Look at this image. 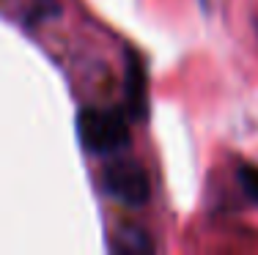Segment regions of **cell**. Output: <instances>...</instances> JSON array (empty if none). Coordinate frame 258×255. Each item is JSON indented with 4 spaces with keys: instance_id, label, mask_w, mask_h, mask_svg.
<instances>
[{
    "instance_id": "1",
    "label": "cell",
    "mask_w": 258,
    "mask_h": 255,
    "mask_svg": "<svg viewBox=\"0 0 258 255\" xmlns=\"http://www.w3.org/2000/svg\"><path fill=\"white\" fill-rule=\"evenodd\" d=\"M77 135L88 151L107 154L129 143L126 115L118 110H83L77 115Z\"/></svg>"
},
{
    "instance_id": "3",
    "label": "cell",
    "mask_w": 258,
    "mask_h": 255,
    "mask_svg": "<svg viewBox=\"0 0 258 255\" xmlns=\"http://www.w3.org/2000/svg\"><path fill=\"white\" fill-rule=\"evenodd\" d=\"M126 102L129 113L135 118H146L149 115V88H146V66L138 58H129L126 63Z\"/></svg>"
},
{
    "instance_id": "4",
    "label": "cell",
    "mask_w": 258,
    "mask_h": 255,
    "mask_svg": "<svg viewBox=\"0 0 258 255\" xmlns=\"http://www.w3.org/2000/svg\"><path fill=\"white\" fill-rule=\"evenodd\" d=\"M236 176H239V184H242V190L258 203V167H255V165H242Z\"/></svg>"
},
{
    "instance_id": "2",
    "label": "cell",
    "mask_w": 258,
    "mask_h": 255,
    "mask_svg": "<svg viewBox=\"0 0 258 255\" xmlns=\"http://www.w3.org/2000/svg\"><path fill=\"white\" fill-rule=\"evenodd\" d=\"M104 187H107V192L113 198H118L121 203H129V206L146 203V200H149V192H151L146 173L138 165H126V162L113 165L107 170Z\"/></svg>"
}]
</instances>
